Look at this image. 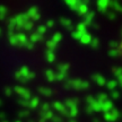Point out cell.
Instances as JSON below:
<instances>
[{
  "instance_id": "6da1fadb",
  "label": "cell",
  "mask_w": 122,
  "mask_h": 122,
  "mask_svg": "<svg viewBox=\"0 0 122 122\" xmlns=\"http://www.w3.org/2000/svg\"><path fill=\"white\" fill-rule=\"evenodd\" d=\"M120 48H121V50H122V35H121V42H120Z\"/></svg>"
}]
</instances>
